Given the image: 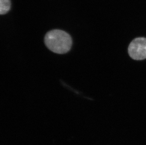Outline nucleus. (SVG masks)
Returning <instances> with one entry per match:
<instances>
[{"label": "nucleus", "mask_w": 146, "mask_h": 145, "mask_svg": "<svg viewBox=\"0 0 146 145\" xmlns=\"http://www.w3.org/2000/svg\"><path fill=\"white\" fill-rule=\"evenodd\" d=\"M11 3L10 0H0V14L4 15L7 13L11 9Z\"/></svg>", "instance_id": "3"}, {"label": "nucleus", "mask_w": 146, "mask_h": 145, "mask_svg": "<svg viewBox=\"0 0 146 145\" xmlns=\"http://www.w3.org/2000/svg\"><path fill=\"white\" fill-rule=\"evenodd\" d=\"M128 53L134 60H141L146 59V38L140 37L133 40L129 45Z\"/></svg>", "instance_id": "2"}, {"label": "nucleus", "mask_w": 146, "mask_h": 145, "mask_svg": "<svg viewBox=\"0 0 146 145\" xmlns=\"http://www.w3.org/2000/svg\"><path fill=\"white\" fill-rule=\"evenodd\" d=\"M44 43L50 51L57 54H64L72 48V37L66 32L59 29L51 30L46 33Z\"/></svg>", "instance_id": "1"}]
</instances>
